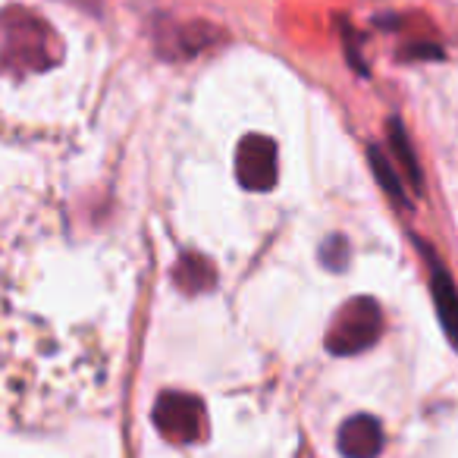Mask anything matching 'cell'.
<instances>
[{
    "mask_svg": "<svg viewBox=\"0 0 458 458\" xmlns=\"http://www.w3.org/2000/svg\"><path fill=\"white\" fill-rule=\"evenodd\" d=\"M60 60V41L47 22L29 10L0 13V66L10 72H38Z\"/></svg>",
    "mask_w": 458,
    "mask_h": 458,
    "instance_id": "6da1fadb",
    "label": "cell"
},
{
    "mask_svg": "<svg viewBox=\"0 0 458 458\" xmlns=\"http://www.w3.org/2000/svg\"><path fill=\"white\" fill-rule=\"evenodd\" d=\"M380 330V305L374 299H352L349 305H343L336 320H333L327 345H330L333 355H358V352H364L368 345L377 343Z\"/></svg>",
    "mask_w": 458,
    "mask_h": 458,
    "instance_id": "7a4b0ae2",
    "label": "cell"
},
{
    "mask_svg": "<svg viewBox=\"0 0 458 458\" xmlns=\"http://www.w3.org/2000/svg\"><path fill=\"white\" fill-rule=\"evenodd\" d=\"M154 427L173 443H195L204 433L201 402L185 393H164L154 402Z\"/></svg>",
    "mask_w": 458,
    "mask_h": 458,
    "instance_id": "3957f363",
    "label": "cell"
},
{
    "mask_svg": "<svg viewBox=\"0 0 458 458\" xmlns=\"http://www.w3.org/2000/svg\"><path fill=\"white\" fill-rule=\"evenodd\" d=\"M236 176L245 189L267 191L276 182V145L267 135H245L236 151Z\"/></svg>",
    "mask_w": 458,
    "mask_h": 458,
    "instance_id": "277c9868",
    "label": "cell"
},
{
    "mask_svg": "<svg viewBox=\"0 0 458 458\" xmlns=\"http://www.w3.org/2000/svg\"><path fill=\"white\" fill-rule=\"evenodd\" d=\"M383 449V427L370 414H355L339 430V452L345 458H374Z\"/></svg>",
    "mask_w": 458,
    "mask_h": 458,
    "instance_id": "5b68a950",
    "label": "cell"
},
{
    "mask_svg": "<svg viewBox=\"0 0 458 458\" xmlns=\"http://www.w3.org/2000/svg\"><path fill=\"white\" fill-rule=\"evenodd\" d=\"M430 289L433 301H437V314L443 320L445 336L452 339V345H458V293L452 286V276L443 270V264H430Z\"/></svg>",
    "mask_w": 458,
    "mask_h": 458,
    "instance_id": "8992f818",
    "label": "cell"
},
{
    "mask_svg": "<svg viewBox=\"0 0 458 458\" xmlns=\"http://www.w3.org/2000/svg\"><path fill=\"white\" fill-rule=\"evenodd\" d=\"M393 145H395V151H399V157H402V164H405V170L414 176V182H418V164H414V154H411V148H408V141H405V132H402V126L399 123H393Z\"/></svg>",
    "mask_w": 458,
    "mask_h": 458,
    "instance_id": "52a82bcc",
    "label": "cell"
}]
</instances>
